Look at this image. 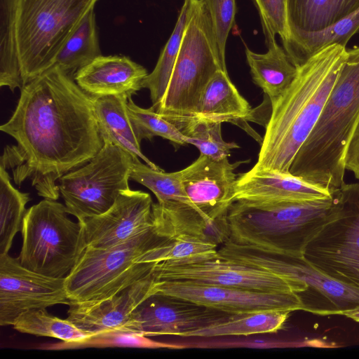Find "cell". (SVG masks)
I'll return each instance as SVG.
<instances>
[{"instance_id":"7","label":"cell","mask_w":359,"mask_h":359,"mask_svg":"<svg viewBox=\"0 0 359 359\" xmlns=\"http://www.w3.org/2000/svg\"><path fill=\"white\" fill-rule=\"evenodd\" d=\"M227 72L203 0H192L190 17L164 96L155 110L165 118L194 112L214 74Z\"/></svg>"},{"instance_id":"26","label":"cell","mask_w":359,"mask_h":359,"mask_svg":"<svg viewBox=\"0 0 359 359\" xmlns=\"http://www.w3.org/2000/svg\"><path fill=\"white\" fill-rule=\"evenodd\" d=\"M95 8L82 18L58 52L54 65L74 78L75 74L101 55Z\"/></svg>"},{"instance_id":"32","label":"cell","mask_w":359,"mask_h":359,"mask_svg":"<svg viewBox=\"0 0 359 359\" xmlns=\"http://www.w3.org/2000/svg\"><path fill=\"white\" fill-rule=\"evenodd\" d=\"M141 348L182 349L187 344H177L153 340L142 334L125 330H110L92 334L81 340L72 342L62 341L43 344L38 348L62 351L86 348Z\"/></svg>"},{"instance_id":"13","label":"cell","mask_w":359,"mask_h":359,"mask_svg":"<svg viewBox=\"0 0 359 359\" xmlns=\"http://www.w3.org/2000/svg\"><path fill=\"white\" fill-rule=\"evenodd\" d=\"M152 292L190 301L229 314L304 311V305L295 292H266L156 279Z\"/></svg>"},{"instance_id":"2","label":"cell","mask_w":359,"mask_h":359,"mask_svg":"<svg viewBox=\"0 0 359 359\" xmlns=\"http://www.w3.org/2000/svg\"><path fill=\"white\" fill-rule=\"evenodd\" d=\"M347 57L331 45L297 67L292 83L271 106L253 170L290 172L291 163L316 125Z\"/></svg>"},{"instance_id":"8","label":"cell","mask_w":359,"mask_h":359,"mask_svg":"<svg viewBox=\"0 0 359 359\" xmlns=\"http://www.w3.org/2000/svg\"><path fill=\"white\" fill-rule=\"evenodd\" d=\"M65 205L44 198L25 215L20 264L38 273L65 278L86 248L81 226L68 217Z\"/></svg>"},{"instance_id":"33","label":"cell","mask_w":359,"mask_h":359,"mask_svg":"<svg viewBox=\"0 0 359 359\" xmlns=\"http://www.w3.org/2000/svg\"><path fill=\"white\" fill-rule=\"evenodd\" d=\"M13 326L22 333L55 338L67 342L79 341L92 335L81 330L67 318L62 319L50 314L46 309L24 312Z\"/></svg>"},{"instance_id":"5","label":"cell","mask_w":359,"mask_h":359,"mask_svg":"<svg viewBox=\"0 0 359 359\" xmlns=\"http://www.w3.org/2000/svg\"><path fill=\"white\" fill-rule=\"evenodd\" d=\"M165 239L155 226L128 241L107 248H86L65 278L72 303L101 301L148 276L155 263H138L140 257Z\"/></svg>"},{"instance_id":"27","label":"cell","mask_w":359,"mask_h":359,"mask_svg":"<svg viewBox=\"0 0 359 359\" xmlns=\"http://www.w3.org/2000/svg\"><path fill=\"white\" fill-rule=\"evenodd\" d=\"M290 311H264L232 314L228 319L184 334L183 337L249 336L274 333L283 329Z\"/></svg>"},{"instance_id":"3","label":"cell","mask_w":359,"mask_h":359,"mask_svg":"<svg viewBox=\"0 0 359 359\" xmlns=\"http://www.w3.org/2000/svg\"><path fill=\"white\" fill-rule=\"evenodd\" d=\"M359 122V46L347 57L323 111L289 172L330 190L344 183L345 156Z\"/></svg>"},{"instance_id":"37","label":"cell","mask_w":359,"mask_h":359,"mask_svg":"<svg viewBox=\"0 0 359 359\" xmlns=\"http://www.w3.org/2000/svg\"><path fill=\"white\" fill-rule=\"evenodd\" d=\"M260 17L266 43L276 41L278 34L283 44L288 39L287 0H254Z\"/></svg>"},{"instance_id":"6","label":"cell","mask_w":359,"mask_h":359,"mask_svg":"<svg viewBox=\"0 0 359 359\" xmlns=\"http://www.w3.org/2000/svg\"><path fill=\"white\" fill-rule=\"evenodd\" d=\"M97 1L17 0L15 29L24 86L53 66L60 48Z\"/></svg>"},{"instance_id":"25","label":"cell","mask_w":359,"mask_h":359,"mask_svg":"<svg viewBox=\"0 0 359 359\" xmlns=\"http://www.w3.org/2000/svg\"><path fill=\"white\" fill-rule=\"evenodd\" d=\"M358 8L359 0H287L289 35L323 29Z\"/></svg>"},{"instance_id":"29","label":"cell","mask_w":359,"mask_h":359,"mask_svg":"<svg viewBox=\"0 0 359 359\" xmlns=\"http://www.w3.org/2000/svg\"><path fill=\"white\" fill-rule=\"evenodd\" d=\"M16 8L17 0H0V86L12 92L24 86L16 38Z\"/></svg>"},{"instance_id":"21","label":"cell","mask_w":359,"mask_h":359,"mask_svg":"<svg viewBox=\"0 0 359 359\" xmlns=\"http://www.w3.org/2000/svg\"><path fill=\"white\" fill-rule=\"evenodd\" d=\"M253 110L230 80L228 72L218 70L203 89L196 108L195 117L217 122L251 120Z\"/></svg>"},{"instance_id":"14","label":"cell","mask_w":359,"mask_h":359,"mask_svg":"<svg viewBox=\"0 0 359 359\" xmlns=\"http://www.w3.org/2000/svg\"><path fill=\"white\" fill-rule=\"evenodd\" d=\"M65 278H54L22 266L18 258L0 255V325H13L24 312L56 304L69 306Z\"/></svg>"},{"instance_id":"20","label":"cell","mask_w":359,"mask_h":359,"mask_svg":"<svg viewBox=\"0 0 359 359\" xmlns=\"http://www.w3.org/2000/svg\"><path fill=\"white\" fill-rule=\"evenodd\" d=\"M148 75L142 65L123 55H100L80 69L74 79L90 97L127 95L142 88Z\"/></svg>"},{"instance_id":"18","label":"cell","mask_w":359,"mask_h":359,"mask_svg":"<svg viewBox=\"0 0 359 359\" xmlns=\"http://www.w3.org/2000/svg\"><path fill=\"white\" fill-rule=\"evenodd\" d=\"M155 281L152 272L107 299L71 303L67 319L90 334L110 330H123L137 306L153 294Z\"/></svg>"},{"instance_id":"22","label":"cell","mask_w":359,"mask_h":359,"mask_svg":"<svg viewBox=\"0 0 359 359\" xmlns=\"http://www.w3.org/2000/svg\"><path fill=\"white\" fill-rule=\"evenodd\" d=\"M98 129L102 140L109 141L144 161L156 170H161L141 151L140 142L134 132L127 109V95L91 97Z\"/></svg>"},{"instance_id":"1","label":"cell","mask_w":359,"mask_h":359,"mask_svg":"<svg viewBox=\"0 0 359 359\" xmlns=\"http://www.w3.org/2000/svg\"><path fill=\"white\" fill-rule=\"evenodd\" d=\"M0 130L16 142L4 149L0 167L11 170L15 184L29 180L39 196L51 200L60 196V178L103 145L92 97L55 65L20 89Z\"/></svg>"},{"instance_id":"24","label":"cell","mask_w":359,"mask_h":359,"mask_svg":"<svg viewBox=\"0 0 359 359\" xmlns=\"http://www.w3.org/2000/svg\"><path fill=\"white\" fill-rule=\"evenodd\" d=\"M358 30L359 8L323 29L290 34L283 47L292 63L298 67L329 46L337 44L346 47Z\"/></svg>"},{"instance_id":"23","label":"cell","mask_w":359,"mask_h":359,"mask_svg":"<svg viewBox=\"0 0 359 359\" xmlns=\"http://www.w3.org/2000/svg\"><path fill=\"white\" fill-rule=\"evenodd\" d=\"M266 44L265 53H255L245 46V56L254 83L263 90L272 106L296 77L297 67L276 41Z\"/></svg>"},{"instance_id":"16","label":"cell","mask_w":359,"mask_h":359,"mask_svg":"<svg viewBox=\"0 0 359 359\" xmlns=\"http://www.w3.org/2000/svg\"><path fill=\"white\" fill-rule=\"evenodd\" d=\"M153 203L146 192L122 191L106 212L79 222L86 247L110 248L152 229Z\"/></svg>"},{"instance_id":"12","label":"cell","mask_w":359,"mask_h":359,"mask_svg":"<svg viewBox=\"0 0 359 359\" xmlns=\"http://www.w3.org/2000/svg\"><path fill=\"white\" fill-rule=\"evenodd\" d=\"M156 280L187 281L266 292H295L307 289L302 281L222 257L218 252L155 263Z\"/></svg>"},{"instance_id":"10","label":"cell","mask_w":359,"mask_h":359,"mask_svg":"<svg viewBox=\"0 0 359 359\" xmlns=\"http://www.w3.org/2000/svg\"><path fill=\"white\" fill-rule=\"evenodd\" d=\"M135 158L109 141L87 163L58 181L67 211L79 222L104 213L119 194L130 189Z\"/></svg>"},{"instance_id":"28","label":"cell","mask_w":359,"mask_h":359,"mask_svg":"<svg viewBox=\"0 0 359 359\" xmlns=\"http://www.w3.org/2000/svg\"><path fill=\"white\" fill-rule=\"evenodd\" d=\"M192 8V0H184L174 29L164 46L153 71L142 82L150 93L151 107L156 110L168 88Z\"/></svg>"},{"instance_id":"17","label":"cell","mask_w":359,"mask_h":359,"mask_svg":"<svg viewBox=\"0 0 359 359\" xmlns=\"http://www.w3.org/2000/svg\"><path fill=\"white\" fill-rule=\"evenodd\" d=\"M242 162L231 163L228 158H214L204 154L181 170L184 190L194 207L207 219L227 214L234 202L237 175Z\"/></svg>"},{"instance_id":"11","label":"cell","mask_w":359,"mask_h":359,"mask_svg":"<svg viewBox=\"0 0 359 359\" xmlns=\"http://www.w3.org/2000/svg\"><path fill=\"white\" fill-rule=\"evenodd\" d=\"M337 216L309 243L304 257L327 276L359 289V184L339 189Z\"/></svg>"},{"instance_id":"40","label":"cell","mask_w":359,"mask_h":359,"mask_svg":"<svg viewBox=\"0 0 359 359\" xmlns=\"http://www.w3.org/2000/svg\"><path fill=\"white\" fill-rule=\"evenodd\" d=\"M343 316L350 318L356 322H359V307L345 311Z\"/></svg>"},{"instance_id":"38","label":"cell","mask_w":359,"mask_h":359,"mask_svg":"<svg viewBox=\"0 0 359 359\" xmlns=\"http://www.w3.org/2000/svg\"><path fill=\"white\" fill-rule=\"evenodd\" d=\"M209 12L222 57L225 60L227 38L236 13V0H203Z\"/></svg>"},{"instance_id":"34","label":"cell","mask_w":359,"mask_h":359,"mask_svg":"<svg viewBox=\"0 0 359 359\" xmlns=\"http://www.w3.org/2000/svg\"><path fill=\"white\" fill-rule=\"evenodd\" d=\"M130 179L151 191L158 203L177 202L194 208L184 190L181 170L165 172L163 170H156L137 158L134 161Z\"/></svg>"},{"instance_id":"31","label":"cell","mask_w":359,"mask_h":359,"mask_svg":"<svg viewBox=\"0 0 359 359\" xmlns=\"http://www.w3.org/2000/svg\"><path fill=\"white\" fill-rule=\"evenodd\" d=\"M29 194L11 184V177L0 167V255L8 254L16 233L21 231Z\"/></svg>"},{"instance_id":"35","label":"cell","mask_w":359,"mask_h":359,"mask_svg":"<svg viewBox=\"0 0 359 359\" xmlns=\"http://www.w3.org/2000/svg\"><path fill=\"white\" fill-rule=\"evenodd\" d=\"M127 109L134 132L140 143L142 140H151L158 136L176 145L187 144L184 135L175 125L151 107L147 109L140 107L129 97Z\"/></svg>"},{"instance_id":"19","label":"cell","mask_w":359,"mask_h":359,"mask_svg":"<svg viewBox=\"0 0 359 359\" xmlns=\"http://www.w3.org/2000/svg\"><path fill=\"white\" fill-rule=\"evenodd\" d=\"M334 191L290 172L252 168L238 175L233 200L250 202L302 201L329 197Z\"/></svg>"},{"instance_id":"36","label":"cell","mask_w":359,"mask_h":359,"mask_svg":"<svg viewBox=\"0 0 359 359\" xmlns=\"http://www.w3.org/2000/svg\"><path fill=\"white\" fill-rule=\"evenodd\" d=\"M218 245L204 239L180 236L165 239L162 243L144 253L138 263H158L217 252Z\"/></svg>"},{"instance_id":"9","label":"cell","mask_w":359,"mask_h":359,"mask_svg":"<svg viewBox=\"0 0 359 359\" xmlns=\"http://www.w3.org/2000/svg\"><path fill=\"white\" fill-rule=\"evenodd\" d=\"M217 251L222 257L304 282L307 289L298 294L304 311L320 316H343L345 311L359 307V289L327 276L304 256L240 244L229 238Z\"/></svg>"},{"instance_id":"39","label":"cell","mask_w":359,"mask_h":359,"mask_svg":"<svg viewBox=\"0 0 359 359\" xmlns=\"http://www.w3.org/2000/svg\"><path fill=\"white\" fill-rule=\"evenodd\" d=\"M345 168L351 171L359 180V122L349 141L346 156Z\"/></svg>"},{"instance_id":"4","label":"cell","mask_w":359,"mask_h":359,"mask_svg":"<svg viewBox=\"0 0 359 359\" xmlns=\"http://www.w3.org/2000/svg\"><path fill=\"white\" fill-rule=\"evenodd\" d=\"M340 207L339 189L329 197L309 201H236L226 214L229 239L302 257L309 243L337 216Z\"/></svg>"},{"instance_id":"30","label":"cell","mask_w":359,"mask_h":359,"mask_svg":"<svg viewBox=\"0 0 359 359\" xmlns=\"http://www.w3.org/2000/svg\"><path fill=\"white\" fill-rule=\"evenodd\" d=\"M166 119L173 123L184 135L186 143L196 147L201 154L214 158H228L231 149L239 148L236 143L223 140L221 122L191 115Z\"/></svg>"},{"instance_id":"15","label":"cell","mask_w":359,"mask_h":359,"mask_svg":"<svg viewBox=\"0 0 359 359\" xmlns=\"http://www.w3.org/2000/svg\"><path fill=\"white\" fill-rule=\"evenodd\" d=\"M231 315L172 296L152 294L137 306L123 330L147 337H182Z\"/></svg>"}]
</instances>
